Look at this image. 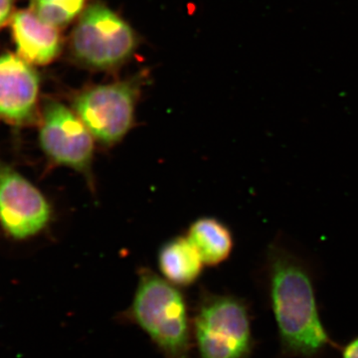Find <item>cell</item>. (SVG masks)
Returning <instances> with one entry per match:
<instances>
[{"mask_svg":"<svg viewBox=\"0 0 358 358\" xmlns=\"http://www.w3.org/2000/svg\"><path fill=\"white\" fill-rule=\"evenodd\" d=\"M315 279L310 261L286 240L271 242L262 282L277 327L279 358H324L329 350L341 348L320 317Z\"/></svg>","mask_w":358,"mask_h":358,"instance_id":"cell-1","label":"cell"},{"mask_svg":"<svg viewBox=\"0 0 358 358\" xmlns=\"http://www.w3.org/2000/svg\"><path fill=\"white\" fill-rule=\"evenodd\" d=\"M166 358H188L190 327L185 296L174 285L150 270H141L128 312Z\"/></svg>","mask_w":358,"mask_h":358,"instance_id":"cell-2","label":"cell"},{"mask_svg":"<svg viewBox=\"0 0 358 358\" xmlns=\"http://www.w3.org/2000/svg\"><path fill=\"white\" fill-rule=\"evenodd\" d=\"M200 358H251L256 341L248 303L233 294H207L193 324Z\"/></svg>","mask_w":358,"mask_h":358,"instance_id":"cell-3","label":"cell"},{"mask_svg":"<svg viewBox=\"0 0 358 358\" xmlns=\"http://www.w3.org/2000/svg\"><path fill=\"white\" fill-rule=\"evenodd\" d=\"M136 43L133 28L103 4H93L84 11L71 38V48L79 62L99 70L126 62Z\"/></svg>","mask_w":358,"mask_h":358,"instance_id":"cell-4","label":"cell"},{"mask_svg":"<svg viewBox=\"0 0 358 358\" xmlns=\"http://www.w3.org/2000/svg\"><path fill=\"white\" fill-rule=\"evenodd\" d=\"M138 96L140 88L134 81L96 85L79 92L72 109L95 141L110 148L133 128Z\"/></svg>","mask_w":358,"mask_h":358,"instance_id":"cell-5","label":"cell"},{"mask_svg":"<svg viewBox=\"0 0 358 358\" xmlns=\"http://www.w3.org/2000/svg\"><path fill=\"white\" fill-rule=\"evenodd\" d=\"M95 138L74 110L47 101L40 121V147L56 166L68 167L92 179Z\"/></svg>","mask_w":358,"mask_h":358,"instance_id":"cell-6","label":"cell"},{"mask_svg":"<svg viewBox=\"0 0 358 358\" xmlns=\"http://www.w3.org/2000/svg\"><path fill=\"white\" fill-rule=\"evenodd\" d=\"M43 193L0 159V225L13 239L35 236L50 222Z\"/></svg>","mask_w":358,"mask_h":358,"instance_id":"cell-7","label":"cell"},{"mask_svg":"<svg viewBox=\"0 0 358 358\" xmlns=\"http://www.w3.org/2000/svg\"><path fill=\"white\" fill-rule=\"evenodd\" d=\"M40 78L36 70L14 54L0 56V121L26 126L37 117Z\"/></svg>","mask_w":358,"mask_h":358,"instance_id":"cell-8","label":"cell"},{"mask_svg":"<svg viewBox=\"0 0 358 358\" xmlns=\"http://www.w3.org/2000/svg\"><path fill=\"white\" fill-rule=\"evenodd\" d=\"M11 33L17 55L30 65H47L60 53L58 28L40 20L32 10L14 13Z\"/></svg>","mask_w":358,"mask_h":358,"instance_id":"cell-9","label":"cell"},{"mask_svg":"<svg viewBox=\"0 0 358 358\" xmlns=\"http://www.w3.org/2000/svg\"><path fill=\"white\" fill-rule=\"evenodd\" d=\"M204 263L187 237H176L160 249L159 267L164 279L178 287L197 281Z\"/></svg>","mask_w":358,"mask_h":358,"instance_id":"cell-10","label":"cell"},{"mask_svg":"<svg viewBox=\"0 0 358 358\" xmlns=\"http://www.w3.org/2000/svg\"><path fill=\"white\" fill-rule=\"evenodd\" d=\"M186 237L199 252L204 265L211 267L225 262L234 246L229 228L215 218L204 217L195 221Z\"/></svg>","mask_w":358,"mask_h":358,"instance_id":"cell-11","label":"cell"},{"mask_svg":"<svg viewBox=\"0 0 358 358\" xmlns=\"http://www.w3.org/2000/svg\"><path fill=\"white\" fill-rule=\"evenodd\" d=\"M86 0H31V9L37 16L60 28L69 24L82 13Z\"/></svg>","mask_w":358,"mask_h":358,"instance_id":"cell-12","label":"cell"},{"mask_svg":"<svg viewBox=\"0 0 358 358\" xmlns=\"http://www.w3.org/2000/svg\"><path fill=\"white\" fill-rule=\"evenodd\" d=\"M14 0H0V30L11 21L13 16Z\"/></svg>","mask_w":358,"mask_h":358,"instance_id":"cell-13","label":"cell"},{"mask_svg":"<svg viewBox=\"0 0 358 358\" xmlns=\"http://www.w3.org/2000/svg\"><path fill=\"white\" fill-rule=\"evenodd\" d=\"M341 358H358V336L339 348Z\"/></svg>","mask_w":358,"mask_h":358,"instance_id":"cell-14","label":"cell"}]
</instances>
